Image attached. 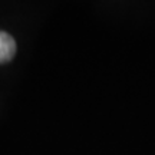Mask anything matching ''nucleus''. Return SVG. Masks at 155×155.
<instances>
[{"label":"nucleus","mask_w":155,"mask_h":155,"mask_svg":"<svg viewBox=\"0 0 155 155\" xmlns=\"http://www.w3.org/2000/svg\"><path fill=\"white\" fill-rule=\"evenodd\" d=\"M16 42L9 33L0 30V63L10 62L16 55Z\"/></svg>","instance_id":"f257e3e1"}]
</instances>
